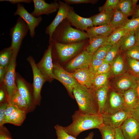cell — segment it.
I'll return each instance as SVG.
<instances>
[{
  "mask_svg": "<svg viewBox=\"0 0 139 139\" xmlns=\"http://www.w3.org/2000/svg\"><path fill=\"white\" fill-rule=\"evenodd\" d=\"M87 39L80 41L66 44L49 41L52 46V51L55 53L62 62L65 61L76 55L84 47Z\"/></svg>",
  "mask_w": 139,
  "mask_h": 139,
  "instance_id": "obj_4",
  "label": "cell"
},
{
  "mask_svg": "<svg viewBox=\"0 0 139 139\" xmlns=\"http://www.w3.org/2000/svg\"><path fill=\"white\" fill-rule=\"evenodd\" d=\"M126 59L133 74L136 76H139V61L127 57Z\"/></svg>",
  "mask_w": 139,
  "mask_h": 139,
  "instance_id": "obj_38",
  "label": "cell"
},
{
  "mask_svg": "<svg viewBox=\"0 0 139 139\" xmlns=\"http://www.w3.org/2000/svg\"><path fill=\"white\" fill-rule=\"evenodd\" d=\"M104 61V60L93 58L89 68L95 75L99 67Z\"/></svg>",
  "mask_w": 139,
  "mask_h": 139,
  "instance_id": "obj_43",
  "label": "cell"
},
{
  "mask_svg": "<svg viewBox=\"0 0 139 139\" xmlns=\"http://www.w3.org/2000/svg\"><path fill=\"white\" fill-rule=\"evenodd\" d=\"M47 49L45 51L40 61L36 64L37 67L46 81L50 82L54 79L53 74V63L52 47L49 43Z\"/></svg>",
  "mask_w": 139,
  "mask_h": 139,
  "instance_id": "obj_9",
  "label": "cell"
},
{
  "mask_svg": "<svg viewBox=\"0 0 139 139\" xmlns=\"http://www.w3.org/2000/svg\"><path fill=\"white\" fill-rule=\"evenodd\" d=\"M124 101L123 93H119L114 90L110 92L108 90L102 114H112L121 109Z\"/></svg>",
  "mask_w": 139,
  "mask_h": 139,
  "instance_id": "obj_11",
  "label": "cell"
},
{
  "mask_svg": "<svg viewBox=\"0 0 139 139\" xmlns=\"http://www.w3.org/2000/svg\"><path fill=\"white\" fill-rule=\"evenodd\" d=\"M112 46L110 44L106 42L95 51L93 54V58L104 60L108 51Z\"/></svg>",
  "mask_w": 139,
  "mask_h": 139,
  "instance_id": "obj_37",
  "label": "cell"
},
{
  "mask_svg": "<svg viewBox=\"0 0 139 139\" xmlns=\"http://www.w3.org/2000/svg\"><path fill=\"white\" fill-rule=\"evenodd\" d=\"M136 86L134 89L135 90L139 98V76H136Z\"/></svg>",
  "mask_w": 139,
  "mask_h": 139,
  "instance_id": "obj_54",
  "label": "cell"
},
{
  "mask_svg": "<svg viewBox=\"0 0 139 139\" xmlns=\"http://www.w3.org/2000/svg\"><path fill=\"white\" fill-rule=\"evenodd\" d=\"M109 90V88L108 86L94 90L99 114L101 115L103 112Z\"/></svg>",
  "mask_w": 139,
  "mask_h": 139,
  "instance_id": "obj_25",
  "label": "cell"
},
{
  "mask_svg": "<svg viewBox=\"0 0 139 139\" xmlns=\"http://www.w3.org/2000/svg\"><path fill=\"white\" fill-rule=\"evenodd\" d=\"M128 117L134 119L139 123V101L128 113Z\"/></svg>",
  "mask_w": 139,
  "mask_h": 139,
  "instance_id": "obj_44",
  "label": "cell"
},
{
  "mask_svg": "<svg viewBox=\"0 0 139 139\" xmlns=\"http://www.w3.org/2000/svg\"><path fill=\"white\" fill-rule=\"evenodd\" d=\"M11 102L19 109L26 112L29 106L25 100L20 94L18 90L8 102Z\"/></svg>",
  "mask_w": 139,
  "mask_h": 139,
  "instance_id": "obj_31",
  "label": "cell"
},
{
  "mask_svg": "<svg viewBox=\"0 0 139 139\" xmlns=\"http://www.w3.org/2000/svg\"><path fill=\"white\" fill-rule=\"evenodd\" d=\"M136 76L133 74L125 73L120 76L116 81L114 90L121 93L136 86Z\"/></svg>",
  "mask_w": 139,
  "mask_h": 139,
  "instance_id": "obj_19",
  "label": "cell"
},
{
  "mask_svg": "<svg viewBox=\"0 0 139 139\" xmlns=\"http://www.w3.org/2000/svg\"><path fill=\"white\" fill-rule=\"evenodd\" d=\"M121 29L129 31H135L139 29V17L129 19L126 24Z\"/></svg>",
  "mask_w": 139,
  "mask_h": 139,
  "instance_id": "obj_42",
  "label": "cell"
},
{
  "mask_svg": "<svg viewBox=\"0 0 139 139\" xmlns=\"http://www.w3.org/2000/svg\"><path fill=\"white\" fill-rule=\"evenodd\" d=\"M16 59L12 56L10 62L7 67L2 83L7 93L8 102L18 90L15 81Z\"/></svg>",
  "mask_w": 139,
  "mask_h": 139,
  "instance_id": "obj_6",
  "label": "cell"
},
{
  "mask_svg": "<svg viewBox=\"0 0 139 139\" xmlns=\"http://www.w3.org/2000/svg\"><path fill=\"white\" fill-rule=\"evenodd\" d=\"M72 117V123L63 127L68 133L76 138L83 132L94 128L98 129L103 124L102 116L99 114H85L78 110L75 111Z\"/></svg>",
  "mask_w": 139,
  "mask_h": 139,
  "instance_id": "obj_1",
  "label": "cell"
},
{
  "mask_svg": "<svg viewBox=\"0 0 139 139\" xmlns=\"http://www.w3.org/2000/svg\"><path fill=\"white\" fill-rule=\"evenodd\" d=\"M66 3L69 4H80L82 3H91L94 4L98 1L97 0H64Z\"/></svg>",
  "mask_w": 139,
  "mask_h": 139,
  "instance_id": "obj_47",
  "label": "cell"
},
{
  "mask_svg": "<svg viewBox=\"0 0 139 139\" xmlns=\"http://www.w3.org/2000/svg\"><path fill=\"white\" fill-rule=\"evenodd\" d=\"M53 74L54 79L60 82L71 96L74 97L73 94V87L77 82L72 73L67 72L58 63H53Z\"/></svg>",
  "mask_w": 139,
  "mask_h": 139,
  "instance_id": "obj_7",
  "label": "cell"
},
{
  "mask_svg": "<svg viewBox=\"0 0 139 139\" xmlns=\"http://www.w3.org/2000/svg\"><path fill=\"white\" fill-rule=\"evenodd\" d=\"M72 74L80 84L88 88H92L95 75L89 68L76 70Z\"/></svg>",
  "mask_w": 139,
  "mask_h": 139,
  "instance_id": "obj_20",
  "label": "cell"
},
{
  "mask_svg": "<svg viewBox=\"0 0 139 139\" xmlns=\"http://www.w3.org/2000/svg\"><path fill=\"white\" fill-rule=\"evenodd\" d=\"M139 17V5L136 6L133 13L132 15V19Z\"/></svg>",
  "mask_w": 139,
  "mask_h": 139,
  "instance_id": "obj_53",
  "label": "cell"
},
{
  "mask_svg": "<svg viewBox=\"0 0 139 139\" xmlns=\"http://www.w3.org/2000/svg\"><path fill=\"white\" fill-rule=\"evenodd\" d=\"M108 38L99 36L89 38L85 49L88 52L94 54L99 48L106 43Z\"/></svg>",
  "mask_w": 139,
  "mask_h": 139,
  "instance_id": "obj_26",
  "label": "cell"
},
{
  "mask_svg": "<svg viewBox=\"0 0 139 139\" xmlns=\"http://www.w3.org/2000/svg\"><path fill=\"white\" fill-rule=\"evenodd\" d=\"M136 6L132 0H120L116 8L128 17L132 15Z\"/></svg>",
  "mask_w": 139,
  "mask_h": 139,
  "instance_id": "obj_29",
  "label": "cell"
},
{
  "mask_svg": "<svg viewBox=\"0 0 139 139\" xmlns=\"http://www.w3.org/2000/svg\"><path fill=\"white\" fill-rule=\"evenodd\" d=\"M128 17L116 8L114 10L112 18L109 23L113 31L120 29L125 26L129 20Z\"/></svg>",
  "mask_w": 139,
  "mask_h": 139,
  "instance_id": "obj_23",
  "label": "cell"
},
{
  "mask_svg": "<svg viewBox=\"0 0 139 139\" xmlns=\"http://www.w3.org/2000/svg\"><path fill=\"white\" fill-rule=\"evenodd\" d=\"M120 49L125 51L136 45L135 31H130L119 41Z\"/></svg>",
  "mask_w": 139,
  "mask_h": 139,
  "instance_id": "obj_27",
  "label": "cell"
},
{
  "mask_svg": "<svg viewBox=\"0 0 139 139\" xmlns=\"http://www.w3.org/2000/svg\"><path fill=\"white\" fill-rule=\"evenodd\" d=\"M5 112V117L3 121V125L5 121L10 116L17 107L11 102H8Z\"/></svg>",
  "mask_w": 139,
  "mask_h": 139,
  "instance_id": "obj_45",
  "label": "cell"
},
{
  "mask_svg": "<svg viewBox=\"0 0 139 139\" xmlns=\"http://www.w3.org/2000/svg\"><path fill=\"white\" fill-rule=\"evenodd\" d=\"M7 102L0 103V126L3 125V121L5 117V109L8 104Z\"/></svg>",
  "mask_w": 139,
  "mask_h": 139,
  "instance_id": "obj_49",
  "label": "cell"
},
{
  "mask_svg": "<svg viewBox=\"0 0 139 139\" xmlns=\"http://www.w3.org/2000/svg\"><path fill=\"white\" fill-rule=\"evenodd\" d=\"M29 28L24 21L19 17L14 25L10 30L11 39L10 47L12 52V56L16 59L22 41L26 36Z\"/></svg>",
  "mask_w": 139,
  "mask_h": 139,
  "instance_id": "obj_5",
  "label": "cell"
},
{
  "mask_svg": "<svg viewBox=\"0 0 139 139\" xmlns=\"http://www.w3.org/2000/svg\"><path fill=\"white\" fill-rule=\"evenodd\" d=\"M102 139H116L115 129L109 126L103 124L99 129Z\"/></svg>",
  "mask_w": 139,
  "mask_h": 139,
  "instance_id": "obj_35",
  "label": "cell"
},
{
  "mask_svg": "<svg viewBox=\"0 0 139 139\" xmlns=\"http://www.w3.org/2000/svg\"><path fill=\"white\" fill-rule=\"evenodd\" d=\"M26 112L18 107L10 116L5 121L4 124L10 123L17 126L22 124L26 117Z\"/></svg>",
  "mask_w": 139,
  "mask_h": 139,
  "instance_id": "obj_28",
  "label": "cell"
},
{
  "mask_svg": "<svg viewBox=\"0 0 139 139\" xmlns=\"http://www.w3.org/2000/svg\"><path fill=\"white\" fill-rule=\"evenodd\" d=\"M125 52L126 57L139 61V47L136 44Z\"/></svg>",
  "mask_w": 139,
  "mask_h": 139,
  "instance_id": "obj_41",
  "label": "cell"
},
{
  "mask_svg": "<svg viewBox=\"0 0 139 139\" xmlns=\"http://www.w3.org/2000/svg\"><path fill=\"white\" fill-rule=\"evenodd\" d=\"M0 139H12L10 132L3 125L0 126Z\"/></svg>",
  "mask_w": 139,
  "mask_h": 139,
  "instance_id": "obj_48",
  "label": "cell"
},
{
  "mask_svg": "<svg viewBox=\"0 0 139 139\" xmlns=\"http://www.w3.org/2000/svg\"><path fill=\"white\" fill-rule=\"evenodd\" d=\"M12 56V52L10 46L1 50L0 52V66L7 67Z\"/></svg>",
  "mask_w": 139,
  "mask_h": 139,
  "instance_id": "obj_34",
  "label": "cell"
},
{
  "mask_svg": "<svg viewBox=\"0 0 139 139\" xmlns=\"http://www.w3.org/2000/svg\"><path fill=\"white\" fill-rule=\"evenodd\" d=\"M136 44L139 47V29L135 31Z\"/></svg>",
  "mask_w": 139,
  "mask_h": 139,
  "instance_id": "obj_55",
  "label": "cell"
},
{
  "mask_svg": "<svg viewBox=\"0 0 139 139\" xmlns=\"http://www.w3.org/2000/svg\"><path fill=\"white\" fill-rule=\"evenodd\" d=\"M27 60L31 66L33 72V82L32 85L35 103L36 105H39L41 99V90L46 81L38 69L33 58L30 56L28 57Z\"/></svg>",
  "mask_w": 139,
  "mask_h": 139,
  "instance_id": "obj_8",
  "label": "cell"
},
{
  "mask_svg": "<svg viewBox=\"0 0 139 139\" xmlns=\"http://www.w3.org/2000/svg\"><path fill=\"white\" fill-rule=\"evenodd\" d=\"M94 135V133L91 132L89 134L87 137L83 139H92Z\"/></svg>",
  "mask_w": 139,
  "mask_h": 139,
  "instance_id": "obj_56",
  "label": "cell"
},
{
  "mask_svg": "<svg viewBox=\"0 0 139 139\" xmlns=\"http://www.w3.org/2000/svg\"><path fill=\"white\" fill-rule=\"evenodd\" d=\"M7 1L9 2L12 4L21 3H30L33 2L31 0H0V2Z\"/></svg>",
  "mask_w": 139,
  "mask_h": 139,
  "instance_id": "obj_50",
  "label": "cell"
},
{
  "mask_svg": "<svg viewBox=\"0 0 139 139\" xmlns=\"http://www.w3.org/2000/svg\"><path fill=\"white\" fill-rule=\"evenodd\" d=\"M93 55V54L88 52L85 49L72 59L67 65L66 68L69 70L88 68Z\"/></svg>",
  "mask_w": 139,
  "mask_h": 139,
  "instance_id": "obj_14",
  "label": "cell"
},
{
  "mask_svg": "<svg viewBox=\"0 0 139 139\" xmlns=\"http://www.w3.org/2000/svg\"><path fill=\"white\" fill-rule=\"evenodd\" d=\"M14 16L19 15L25 22L28 25L30 36L33 37L35 34V30L38 26L42 19L41 16L36 17L29 13L21 3L17 4L16 11Z\"/></svg>",
  "mask_w": 139,
  "mask_h": 139,
  "instance_id": "obj_10",
  "label": "cell"
},
{
  "mask_svg": "<svg viewBox=\"0 0 139 139\" xmlns=\"http://www.w3.org/2000/svg\"><path fill=\"white\" fill-rule=\"evenodd\" d=\"M88 38L86 32L72 27L66 18L56 28L50 40L66 44L80 41Z\"/></svg>",
  "mask_w": 139,
  "mask_h": 139,
  "instance_id": "obj_3",
  "label": "cell"
},
{
  "mask_svg": "<svg viewBox=\"0 0 139 139\" xmlns=\"http://www.w3.org/2000/svg\"><path fill=\"white\" fill-rule=\"evenodd\" d=\"M34 9L31 13L32 15L37 17L42 15H49L58 10L59 5L57 1L50 3L46 2L44 0H33Z\"/></svg>",
  "mask_w": 139,
  "mask_h": 139,
  "instance_id": "obj_15",
  "label": "cell"
},
{
  "mask_svg": "<svg viewBox=\"0 0 139 139\" xmlns=\"http://www.w3.org/2000/svg\"><path fill=\"white\" fill-rule=\"evenodd\" d=\"M116 139H125L120 127L115 129Z\"/></svg>",
  "mask_w": 139,
  "mask_h": 139,
  "instance_id": "obj_52",
  "label": "cell"
},
{
  "mask_svg": "<svg viewBox=\"0 0 139 139\" xmlns=\"http://www.w3.org/2000/svg\"><path fill=\"white\" fill-rule=\"evenodd\" d=\"M109 73L108 72L95 75L92 88L94 90L101 87L108 86L107 83Z\"/></svg>",
  "mask_w": 139,
  "mask_h": 139,
  "instance_id": "obj_32",
  "label": "cell"
},
{
  "mask_svg": "<svg viewBox=\"0 0 139 139\" xmlns=\"http://www.w3.org/2000/svg\"><path fill=\"white\" fill-rule=\"evenodd\" d=\"M59 6L57 13L51 22L47 27L45 33L49 35V40H51L53 33L57 27L66 19L69 11L73 8L65 2L59 1Z\"/></svg>",
  "mask_w": 139,
  "mask_h": 139,
  "instance_id": "obj_12",
  "label": "cell"
},
{
  "mask_svg": "<svg viewBox=\"0 0 139 139\" xmlns=\"http://www.w3.org/2000/svg\"><path fill=\"white\" fill-rule=\"evenodd\" d=\"M66 19L71 26L83 31L94 26L91 17L85 18L80 16L75 12L73 8L69 12Z\"/></svg>",
  "mask_w": 139,
  "mask_h": 139,
  "instance_id": "obj_16",
  "label": "cell"
},
{
  "mask_svg": "<svg viewBox=\"0 0 139 139\" xmlns=\"http://www.w3.org/2000/svg\"><path fill=\"white\" fill-rule=\"evenodd\" d=\"M7 67L0 66V84L3 83Z\"/></svg>",
  "mask_w": 139,
  "mask_h": 139,
  "instance_id": "obj_51",
  "label": "cell"
},
{
  "mask_svg": "<svg viewBox=\"0 0 139 139\" xmlns=\"http://www.w3.org/2000/svg\"><path fill=\"white\" fill-rule=\"evenodd\" d=\"M129 31L124 29H119L113 31L108 37L107 42L113 45L117 43L124 36L128 33Z\"/></svg>",
  "mask_w": 139,
  "mask_h": 139,
  "instance_id": "obj_33",
  "label": "cell"
},
{
  "mask_svg": "<svg viewBox=\"0 0 139 139\" xmlns=\"http://www.w3.org/2000/svg\"><path fill=\"white\" fill-rule=\"evenodd\" d=\"M57 139H77L68 133L63 128V126L57 125L54 127Z\"/></svg>",
  "mask_w": 139,
  "mask_h": 139,
  "instance_id": "obj_39",
  "label": "cell"
},
{
  "mask_svg": "<svg viewBox=\"0 0 139 139\" xmlns=\"http://www.w3.org/2000/svg\"><path fill=\"white\" fill-rule=\"evenodd\" d=\"M114 10L102 11L91 16L94 26L109 24L112 19Z\"/></svg>",
  "mask_w": 139,
  "mask_h": 139,
  "instance_id": "obj_24",
  "label": "cell"
},
{
  "mask_svg": "<svg viewBox=\"0 0 139 139\" xmlns=\"http://www.w3.org/2000/svg\"><path fill=\"white\" fill-rule=\"evenodd\" d=\"M120 45L119 41L115 45H112L108 51L104 61L110 64L116 57L119 54Z\"/></svg>",
  "mask_w": 139,
  "mask_h": 139,
  "instance_id": "obj_36",
  "label": "cell"
},
{
  "mask_svg": "<svg viewBox=\"0 0 139 139\" xmlns=\"http://www.w3.org/2000/svg\"><path fill=\"white\" fill-rule=\"evenodd\" d=\"M124 102L121 109L128 113L139 101V98L135 90L129 89L123 93Z\"/></svg>",
  "mask_w": 139,
  "mask_h": 139,
  "instance_id": "obj_21",
  "label": "cell"
},
{
  "mask_svg": "<svg viewBox=\"0 0 139 139\" xmlns=\"http://www.w3.org/2000/svg\"><path fill=\"white\" fill-rule=\"evenodd\" d=\"M110 69V64L109 63L104 61L98 68L95 75L100 74L107 73L109 72Z\"/></svg>",
  "mask_w": 139,
  "mask_h": 139,
  "instance_id": "obj_46",
  "label": "cell"
},
{
  "mask_svg": "<svg viewBox=\"0 0 139 139\" xmlns=\"http://www.w3.org/2000/svg\"><path fill=\"white\" fill-rule=\"evenodd\" d=\"M125 139H139V123L128 117L120 127Z\"/></svg>",
  "mask_w": 139,
  "mask_h": 139,
  "instance_id": "obj_18",
  "label": "cell"
},
{
  "mask_svg": "<svg viewBox=\"0 0 139 139\" xmlns=\"http://www.w3.org/2000/svg\"><path fill=\"white\" fill-rule=\"evenodd\" d=\"M132 1L134 4V5L136 6V4L138 1V0H132Z\"/></svg>",
  "mask_w": 139,
  "mask_h": 139,
  "instance_id": "obj_57",
  "label": "cell"
},
{
  "mask_svg": "<svg viewBox=\"0 0 139 139\" xmlns=\"http://www.w3.org/2000/svg\"><path fill=\"white\" fill-rule=\"evenodd\" d=\"M120 0H107L105 4L98 8L100 12L104 11L115 10L117 7Z\"/></svg>",
  "mask_w": 139,
  "mask_h": 139,
  "instance_id": "obj_40",
  "label": "cell"
},
{
  "mask_svg": "<svg viewBox=\"0 0 139 139\" xmlns=\"http://www.w3.org/2000/svg\"><path fill=\"white\" fill-rule=\"evenodd\" d=\"M88 38L101 36L108 37L113 30L109 24L89 28L86 31Z\"/></svg>",
  "mask_w": 139,
  "mask_h": 139,
  "instance_id": "obj_22",
  "label": "cell"
},
{
  "mask_svg": "<svg viewBox=\"0 0 139 139\" xmlns=\"http://www.w3.org/2000/svg\"><path fill=\"white\" fill-rule=\"evenodd\" d=\"M110 70L114 75H118L123 73L125 70V65L123 56L118 54L110 64Z\"/></svg>",
  "mask_w": 139,
  "mask_h": 139,
  "instance_id": "obj_30",
  "label": "cell"
},
{
  "mask_svg": "<svg viewBox=\"0 0 139 139\" xmlns=\"http://www.w3.org/2000/svg\"><path fill=\"white\" fill-rule=\"evenodd\" d=\"M73 94L80 111L87 114H99L94 90L92 88H88L77 82L73 86Z\"/></svg>",
  "mask_w": 139,
  "mask_h": 139,
  "instance_id": "obj_2",
  "label": "cell"
},
{
  "mask_svg": "<svg viewBox=\"0 0 139 139\" xmlns=\"http://www.w3.org/2000/svg\"><path fill=\"white\" fill-rule=\"evenodd\" d=\"M15 81L19 93L25 100L29 107L33 103L35 104L32 85L27 82L18 73H16Z\"/></svg>",
  "mask_w": 139,
  "mask_h": 139,
  "instance_id": "obj_13",
  "label": "cell"
},
{
  "mask_svg": "<svg viewBox=\"0 0 139 139\" xmlns=\"http://www.w3.org/2000/svg\"><path fill=\"white\" fill-rule=\"evenodd\" d=\"M101 115L103 124L115 129L120 127L128 117V113L122 109L112 114H103Z\"/></svg>",
  "mask_w": 139,
  "mask_h": 139,
  "instance_id": "obj_17",
  "label": "cell"
}]
</instances>
